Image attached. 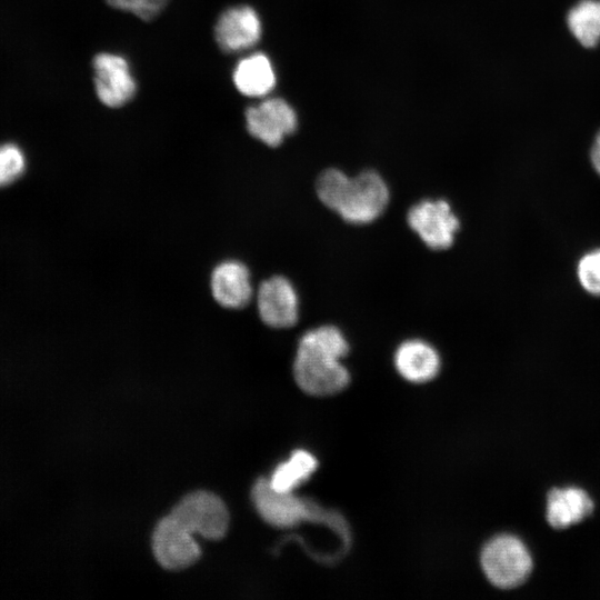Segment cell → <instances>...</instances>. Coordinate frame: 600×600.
<instances>
[{
	"label": "cell",
	"instance_id": "1",
	"mask_svg": "<svg viewBox=\"0 0 600 600\" xmlns=\"http://www.w3.org/2000/svg\"><path fill=\"white\" fill-rule=\"evenodd\" d=\"M319 200L352 224H367L378 219L389 202V189L374 170L354 177L337 168L322 171L316 181Z\"/></svg>",
	"mask_w": 600,
	"mask_h": 600
},
{
	"label": "cell",
	"instance_id": "2",
	"mask_svg": "<svg viewBox=\"0 0 600 600\" xmlns=\"http://www.w3.org/2000/svg\"><path fill=\"white\" fill-rule=\"evenodd\" d=\"M488 580L500 589H513L522 584L532 571V559L518 538L500 534L486 543L480 557Z\"/></svg>",
	"mask_w": 600,
	"mask_h": 600
},
{
	"label": "cell",
	"instance_id": "3",
	"mask_svg": "<svg viewBox=\"0 0 600 600\" xmlns=\"http://www.w3.org/2000/svg\"><path fill=\"white\" fill-rule=\"evenodd\" d=\"M252 499L260 516L274 527H291L301 520L309 519L329 521L337 529L343 531L340 518L322 512L316 504L302 500L291 492L274 490L267 479H259L256 482Z\"/></svg>",
	"mask_w": 600,
	"mask_h": 600
},
{
	"label": "cell",
	"instance_id": "4",
	"mask_svg": "<svg viewBox=\"0 0 600 600\" xmlns=\"http://www.w3.org/2000/svg\"><path fill=\"white\" fill-rule=\"evenodd\" d=\"M298 386L312 396H330L343 390L350 376L340 359L324 351L299 347L293 362Z\"/></svg>",
	"mask_w": 600,
	"mask_h": 600
},
{
	"label": "cell",
	"instance_id": "5",
	"mask_svg": "<svg viewBox=\"0 0 600 600\" xmlns=\"http://www.w3.org/2000/svg\"><path fill=\"white\" fill-rule=\"evenodd\" d=\"M193 534L218 540L228 529L229 514L222 500L207 491H196L186 496L170 512Z\"/></svg>",
	"mask_w": 600,
	"mask_h": 600
},
{
	"label": "cell",
	"instance_id": "6",
	"mask_svg": "<svg viewBox=\"0 0 600 600\" xmlns=\"http://www.w3.org/2000/svg\"><path fill=\"white\" fill-rule=\"evenodd\" d=\"M407 222L423 243L433 250L451 247L460 227L459 219L443 199H426L413 204L407 213Z\"/></svg>",
	"mask_w": 600,
	"mask_h": 600
},
{
	"label": "cell",
	"instance_id": "7",
	"mask_svg": "<svg viewBox=\"0 0 600 600\" xmlns=\"http://www.w3.org/2000/svg\"><path fill=\"white\" fill-rule=\"evenodd\" d=\"M248 132L269 147H278L298 127L293 108L281 98L266 99L246 110Z\"/></svg>",
	"mask_w": 600,
	"mask_h": 600
},
{
	"label": "cell",
	"instance_id": "8",
	"mask_svg": "<svg viewBox=\"0 0 600 600\" xmlns=\"http://www.w3.org/2000/svg\"><path fill=\"white\" fill-rule=\"evenodd\" d=\"M152 549L158 562L170 570L191 566L201 553L193 533L171 514L157 524L152 536Z\"/></svg>",
	"mask_w": 600,
	"mask_h": 600
},
{
	"label": "cell",
	"instance_id": "9",
	"mask_svg": "<svg viewBox=\"0 0 600 600\" xmlns=\"http://www.w3.org/2000/svg\"><path fill=\"white\" fill-rule=\"evenodd\" d=\"M94 87L99 100L109 108L127 104L137 92L128 61L108 52L93 58Z\"/></svg>",
	"mask_w": 600,
	"mask_h": 600
},
{
	"label": "cell",
	"instance_id": "10",
	"mask_svg": "<svg viewBox=\"0 0 600 600\" xmlns=\"http://www.w3.org/2000/svg\"><path fill=\"white\" fill-rule=\"evenodd\" d=\"M261 320L271 328L292 327L299 318L298 293L289 279L273 276L261 282L257 292Z\"/></svg>",
	"mask_w": 600,
	"mask_h": 600
},
{
	"label": "cell",
	"instance_id": "11",
	"mask_svg": "<svg viewBox=\"0 0 600 600\" xmlns=\"http://www.w3.org/2000/svg\"><path fill=\"white\" fill-rule=\"evenodd\" d=\"M262 33L261 20L249 6L224 10L214 26V39L227 53L243 51L256 46Z\"/></svg>",
	"mask_w": 600,
	"mask_h": 600
},
{
	"label": "cell",
	"instance_id": "12",
	"mask_svg": "<svg viewBox=\"0 0 600 600\" xmlns=\"http://www.w3.org/2000/svg\"><path fill=\"white\" fill-rule=\"evenodd\" d=\"M210 286L214 300L229 309L246 307L252 296L249 269L236 260L219 263L211 273Z\"/></svg>",
	"mask_w": 600,
	"mask_h": 600
},
{
	"label": "cell",
	"instance_id": "13",
	"mask_svg": "<svg viewBox=\"0 0 600 600\" xmlns=\"http://www.w3.org/2000/svg\"><path fill=\"white\" fill-rule=\"evenodd\" d=\"M398 372L411 382H426L433 379L440 369L437 350L426 341L412 339L402 342L394 353Z\"/></svg>",
	"mask_w": 600,
	"mask_h": 600
},
{
	"label": "cell",
	"instance_id": "14",
	"mask_svg": "<svg viewBox=\"0 0 600 600\" xmlns=\"http://www.w3.org/2000/svg\"><path fill=\"white\" fill-rule=\"evenodd\" d=\"M547 520L554 529H566L591 516L594 504L580 488H552L547 496Z\"/></svg>",
	"mask_w": 600,
	"mask_h": 600
},
{
	"label": "cell",
	"instance_id": "15",
	"mask_svg": "<svg viewBox=\"0 0 600 600\" xmlns=\"http://www.w3.org/2000/svg\"><path fill=\"white\" fill-rule=\"evenodd\" d=\"M237 90L247 97H263L276 86V73L269 58L253 53L238 62L233 71Z\"/></svg>",
	"mask_w": 600,
	"mask_h": 600
},
{
	"label": "cell",
	"instance_id": "16",
	"mask_svg": "<svg viewBox=\"0 0 600 600\" xmlns=\"http://www.w3.org/2000/svg\"><path fill=\"white\" fill-rule=\"evenodd\" d=\"M572 36L586 48L600 42V0H581L567 14Z\"/></svg>",
	"mask_w": 600,
	"mask_h": 600
},
{
	"label": "cell",
	"instance_id": "17",
	"mask_svg": "<svg viewBox=\"0 0 600 600\" xmlns=\"http://www.w3.org/2000/svg\"><path fill=\"white\" fill-rule=\"evenodd\" d=\"M317 468V460L304 450H297L290 459L277 467L269 480L270 486L280 492H291L307 480Z\"/></svg>",
	"mask_w": 600,
	"mask_h": 600
},
{
	"label": "cell",
	"instance_id": "18",
	"mask_svg": "<svg viewBox=\"0 0 600 600\" xmlns=\"http://www.w3.org/2000/svg\"><path fill=\"white\" fill-rule=\"evenodd\" d=\"M26 158L22 150L13 144L0 146V187L16 181L24 171Z\"/></svg>",
	"mask_w": 600,
	"mask_h": 600
},
{
	"label": "cell",
	"instance_id": "19",
	"mask_svg": "<svg viewBox=\"0 0 600 600\" xmlns=\"http://www.w3.org/2000/svg\"><path fill=\"white\" fill-rule=\"evenodd\" d=\"M577 274L587 292L600 296V249L590 251L580 259Z\"/></svg>",
	"mask_w": 600,
	"mask_h": 600
},
{
	"label": "cell",
	"instance_id": "20",
	"mask_svg": "<svg viewBox=\"0 0 600 600\" xmlns=\"http://www.w3.org/2000/svg\"><path fill=\"white\" fill-rule=\"evenodd\" d=\"M107 3L118 10L134 14L150 21L164 9L168 0H106Z\"/></svg>",
	"mask_w": 600,
	"mask_h": 600
},
{
	"label": "cell",
	"instance_id": "21",
	"mask_svg": "<svg viewBox=\"0 0 600 600\" xmlns=\"http://www.w3.org/2000/svg\"><path fill=\"white\" fill-rule=\"evenodd\" d=\"M590 158L594 170L600 174V132L593 141Z\"/></svg>",
	"mask_w": 600,
	"mask_h": 600
}]
</instances>
